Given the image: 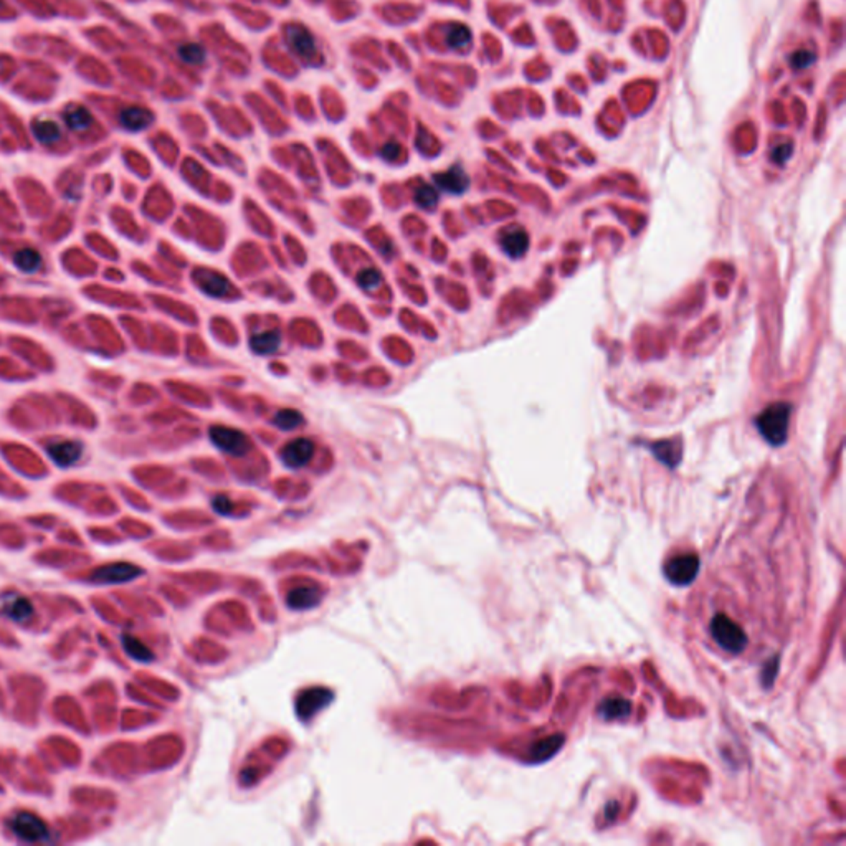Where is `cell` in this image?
Wrapping results in <instances>:
<instances>
[{"mask_svg": "<svg viewBox=\"0 0 846 846\" xmlns=\"http://www.w3.org/2000/svg\"><path fill=\"white\" fill-rule=\"evenodd\" d=\"M792 405L787 402H775L765 407L757 415L756 427L759 433L772 447H780L789 437Z\"/></svg>", "mask_w": 846, "mask_h": 846, "instance_id": "6da1fadb", "label": "cell"}, {"mask_svg": "<svg viewBox=\"0 0 846 846\" xmlns=\"http://www.w3.org/2000/svg\"><path fill=\"white\" fill-rule=\"evenodd\" d=\"M709 630H711L714 642L722 650H726L727 653L737 654L747 647V635L744 633V630L727 615L717 613L711 620Z\"/></svg>", "mask_w": 846, "mask_h": 846, "instance_id": "7a4b0ae2", "label": "cell"}, {"mask_svg": "<svg viewBox=\"0 0 846 846\" xmlns=\"http://www.w3.org/2000/svg\"><path fill=\"white\" fill-rule=\"evenodd\" d=\"M210 440L218 450L233 454V457H243L252 448L250 438L245 433L237 428L223 427V425H213L210 428Z\"/></svg>", "mask_w": 846, "mask_h": 846, "instance_id": "3957f363", "label": "cell"}, {"mask_svg": "<svg viewBox=\"0 0 846 846\" xmlns=\"http://www.w3.org/2000/svg\"><path fill=\"white\" fill-rule=\"evenodd\" d=\"M699 567L701 560L694 554H681L676 557H671L666 564H664V575L671 582L673 585L684 587L696 579L699 574Z\"/></svg>", "mask_w": 846, "mask_h": 846, "instance_id": "277c9868", "label": "cell"}, {"mask_svg": "<svg viewBox=\"0 0 846 846\" xmlns=\"http://www.w3.org/2000/svg\"><path fill=\"white\" fill-rule=\"evenodd\" d=\"M12 831L20 840L30 841V843L42 841L48 836L47 825L43 823V821L38 818L37 815L30 813V811H20V813H17L16 816H13Z\"/></svg>", "mask_w": 846, "mask_h": 846, "instance_id": "5b68a950", "label": "cell"}, {"mask_svg": "<svg viewBox=\"0 0 846 846\" xmlns=\"http://www.w3.org/2000/svg\"><path fill=\"white\" fill-rule=\"evenodd\" d=\"M143 574L138 565L129 562H116V564L102 565L91 574V579L98 584H124Z\"/></svg>", "mask_w": 846, "mask_h": 846, "instance_id": "8992f818", "label": "cell"}, {"mask_svg": "<svg viewBox=\"0 0 846 846\" xmlns=\"http://www.w3.org/2000/svg\"><path fill=\"white\" fill-rule=\"evenodd\" d=\"M315 454V443L310 438H296L283 448L281 459L286 466L301 468L311 462Z\"/></svg>", "mask_w": 846, "mask_h": 846, "instance_id": "52a82bcc", "label": "cell"}, {"mask_svg": "<svg viewBox=\"0 0 846 846\" xmlns=\"http://www.w3.org/2000/svg\"><path fill=\"white\" fill-rule=\"evenodd\" d=\"M500 243L506 255H510L511 258H519L529 248V235L519 225H511V227L501 232Z\"/></svg>", "mask_w": 846, "mask_h": 846, "instance_id": "ba28073f", "label": "cell"}, {"mask_svg": "<svg viewBox=\"0 0 846 846\" xmlns=\"http://www.w3.org/2000/svg\"><path fill=\"white\" fill-rule=\"evenodd\" d=\"M433 180L440 189L453 195L466 192V189L469 187V177L462 165H453L452 169L445 170V172L435 174Z\"/></svg>", "mask_w": 846, "mask_h": 846, "instance_id": "9c48e42d", "label": "cell"}, {"mask_svg": "<svg viewBox=\"0 0 846 846\" xmlns=\"http://www.w3.org/2000/svg\"><path fill=\"white\" fill-rule=\"evenodd\" d=\"M286 38L293 50L301 58H311L317 53V45L315 37L301 25H290L286 28Z\"/></svg>", "mask_w": 846, "mask_h": 846, "instance_id": "30bf717a", "label": "cell"}, {"mask_svg": "<svg viewBox=\"0 0 846 846\" xmlns=\"http://www.w3.org/2000/svg\"><path fill=\"white\" fill-rule=\"evenodd\" d=\"M331 696L332 694L326 689H311V691L302 693L296 703V711L302 719L315 716V712L329 703Z\"/></svg>", "mask_w": 846, "mask_h": 846, "instance_id": "8fae6325", "label": "cell"}, {"mask_svg": "<svg viewBox=\"0 0 846 846\" xmlns=\"http://www.w3.org/2000/svg\"><path fill=\"white\" fill-rule=\"evenodd\" d=\"M154 121V114L148 107L141 106H131L124 107L119 112V123L124 129L128 131H143Z\"/></svg>", "mask_w": 846, "mask_h": 846, "instance_id": "7c38bea8", "label": "cell"}, {"mask_svg": "<svg viewBox=\"0 0 846 846\" xmlns=\"http://www.w3.org/2000/svg\"><path fill=\"white\" fill-rule=\"evenodd\" d=\"M2 612L6 617L13 620V622L22 623V622H27V620L33 615V605L30 600L25 599V597L13 594V595H8L4 599Z\"/></svg>", "mask_w": 846, "mask_h": 846, "instance_id": "4fadbf2b", "label": "cell"}, {"mask_svg": "<svg viewBox=\"0 0 846 846\" xmlns=\"http://www.w3.org/2000/svg\"><path fill=\"white\" fill-rule=\"evenodd\" d=\"M83 447L78 442H58L50 445L48 454L58 466H71L81 458Z\"/></svg>", "mask_w": 846, "mask_h": 846, "instance_id": "5bb4252c", "label": "cell"}, {"mask_svg": "<svg viewBox=\"0 0 846 846\" xmlns=\"http://www.w3.org/2000/svg\"><path fill=\"white\" fill-rule=\"evenodd\" d=\"M195 280H197L199 286L202 288L208 296L222 298L230 293L228 280L225 276L218 275V273L200 270L199 273H195Z\"/></svg>", "mask_w": 846, "mask_h": 846, "instance_id": "9a60e30c", "label": "cell"}, {"mask_svg": "<svg viewBox=\"0 0 846 846\" xmlns=\"http://www.w3.org/2000/svg\"><path fill=\"white\" fill-rule=\"evenodd\" d=\"M321 592L316 587H298L288 595V605L295 610H307L319 604Z\"/></svg>", "mask_w": 846, "mask_h": 846, "instance_id": "2e32d148", "label": "cell"}, {"mask_svg": "<svg viewBox=\"0 0 846 846\" xmlns=\"http://www.w3.org/2000/svg\"><path fill=\"white\" fill-rule=\"evenodd\" d=\"M280 346H281V334H280V331H276V329L258 332V334H255L250 339L252 351L255 352V354H260V356L273 354V352H276L278 349H280Z\"/></svg>", "mask_w": 846, "mask_h": 846, "instance_id": "e0dca14e", "label": "cell"}, {"mask_svg": "<svg viewBox=\"0 0 846 846\" xmlns=\"http://www.w3.org/2000/svg\"><path fill=\"white\" fill-rule=\"evenodd\" d=\"M632 712V704L627 699L622 698H612L605 699L599 706V716L605 721H617V719H625Z\"/></svg>", "mask_w": 846, "mask_h": 846, "instance_id": "ac0fdd59", "label": "cell"}, {"mask_svg": "<svg viewBox=\"0 0 846 846\" xmlns=\"http://www.w3.org/2000/svg\"><path fill=\"white\" fill-rule=\"evenodd\" d=\"M564 746V736H551L544 741H539L532 747L531 757L534 762H546L549 760L556 752Z\"/></svg>", "mask_w": 846, "mask_h": 846, "instance_id": "d6986e66", "label": "cell"}, {"mask_svg": "<svg viewBox=\"0 0 846 846\" xmlns=\"http://www.w3.org/2000/svg\"><path fill=\"white\" fill-rule=\"evenodd\" d=\"M65 123L71 131H86L93 124V116L86 107L71 106L65 111Z\"/></svg>", "mask_w": 846, "mask_h": 846, "instance_id": "ffe728a7", "label": "cell"}, {"mask_svg": "<svg viewBox=\"0 0 846 846\" xmlns=\"http://www.w3.org/2000/svg\"><path fill=\"white\" fill-rule=\"evenodd\" d=\"M654 457L666 463L668 466H676L681 458V445L674 443V440H663L652 447Z\"/></svg>", "mask_w": 846, "mask_h": 846, "instance_id": "44dd1931", "label": "cell"}, {"mask_svg": "<svg viewBox=\"0 0 846 846\" xmlns=\"http://www.w3.org/2000/svg\"><path fill=\"white\" fill-rule=\"evenodd\" d=\"M33 134L43 144H53L61 138V129L55 121L40 119L33 123Z\"/></svg>", "mask_w": 846, "mask_h": 846, "instance_id": "7402d4cb", "label": "cell"}, {"mask_svg": "<svg viewBox=\"0 0 846 846\" xmlns=\"http://www.w3.org/2000/svg\"><path fill=\"white\" fill-rule=\"evenodd\" d=\"M13 263H16L18 270L25 273H33L42 266V257L40 253L33 250V248H23V250H18L16 255H13Z\"/></svg>", "mask_w": 846, "mask_h": 846, "instance_id": "603a6c76", "label": "cell"}, {"mask_svg": "<svg viewBox=\"0 0 846 846\" xmlns=\"http://www.w3.org/2000/svg\"><path fill=\"white\" fill-rule=\"evenodd\" d=\"M123 647L126 650V653H128L129 657H133L134 659H138V662L149 663L154 659V653L151 652V650L146 647L141 640L133 637V635H124Z\"/></svg>", "mask_w": 846, "mask_h": 846, "instance_id": "cb8c5ba5", "label": "cell"}, {"mask_svg": "<svg viewBox=\"0 0 846 846\" xmlns=\"http://www.w3.org/2000/svg\"><path fill=\"white\" fill-rule=\"evenodd\" d=\"M273 423L283 430H295L305 423V417L295 409H283L275 415Z\"/></svg>", "mask_w": 846, "mask_h": 846, "instance_id": "d4e9b609", "label": "cell"}, {"mask_svg": "<svg viewBox=\"0 0 846 846\" xmlns=\"http://www.w3.org/2000/svg\"><path fill=\"white\" fill-rule=\"evenodd\" d=\"M177 53L180 60L189 63V65H202L205 58H207V52H205V48L199 45V43H185V45H180Z\"/></svg>", "mask_w": 846, "mask_h": 846, "instance_id": "484cf974", "label": "cell"}, {"mask_svg": "<svg viewBox=\"0 0 846 846\" xmlns=\"http://www.w3.org/2000/svg\"><path fill=\"white\" fill-rule=\"evenodd\" d=\"M471 40V32L464 25H452L447 30V43L454 50H462Z\"/></svg>", "mask_w": 846, "mask_h": 846, "instance_id": "4316f807", "label": "cell"}, {"mask_svg": "<svg viewBox=\"0 0 846 846\" xmlns=\"http://www.w3.org/2000/svg\"><path fill=\"white\" fill-rule=\"evenodd\" d=\"M415 202H417L422 208H433L435 205L438 204V192L435 190L432 185H420L417 189V192H415Z\"/></svg>", "mask_w": 846, "mask_h": 846, "instance_id": "83f0119b", "label": "cell"}, {"mask_svg": "<svg viewBox=\"0 0 846 846\" xmlns=\"http://www.w3.org/2000/svg\"><path fill=\"white\" fill-rule=\"evenodd\" d=\"M357 283H359V286L364 288V290L372 291L380 285V283H382V275H380L379 270L368 268V270H362L359 273V276H357Z\"/></svg>", "mask_w": 846, "mask_h": 846, "instance_id": "f1b7e54d", "label": "cell"}, {"mask_svg": "<svg viewBox=\"0 0 846 846\" xmlns=\"http://www.w3.org/2000/svg\"><path fill=\"white\" fill-rule=\"evenodd\" d=\"M815 61V55L809 50H799L795 52L794 55L790 58V63H792V68H797V70H801V68H809L811 63Z\"/></svg>", "mask_w": 846, "mask_h": 846, "instance_id": "f546056e", "label": "cell"}, {"mask_svg": "<svg viewBox=\"0 0 846 846\" xmlns=\"http://www.w3.org/2000/svg\"><path fill=\"white\" fill-rule=\"evenodd\" d=\"M400 154H402V148H400V144L395 143V141H390V143H387L380 149V155H382L385 160H397Z\"/></svg>", "mask_w": 846, "mask_h": 846, "instance_id": "4dcf8cb0", "label": "cell"}, {"mask_svg": "<svg viewBox=\"0 0 846 846\" xmlns=\"http://www.w3.org/2000/svg\"><path fill=\"white\" fill-rule=\"evenodd\" d=\"M790 154H792V148H790V144L777 146V148L774 149V153H772V159H774L775 163L784 164L785 160L790 158Z\"/></svg>", "mask_w": 846, "mask_h": 846, "instance_id": "1f68e13d", "label": "cell"}, {"mask_svg": "<svg viewBox=\"0 0 846 846\" xmlns=\"http://www.w3.org/2000/svg\"><path fill=\"white\" fill-rule=\"evenodd\" d=\"M213 507H215V511L220 512V515H228V512H230V501L225 496H218L217 500L213 501Z\"/></svg>", "mask_w": 846, "mask_h": 846, "instance_id": "d6a6232c", "label": "cell"}]
</instances>
